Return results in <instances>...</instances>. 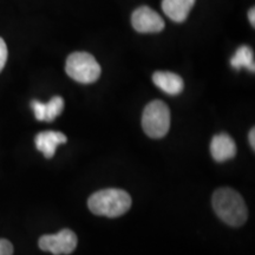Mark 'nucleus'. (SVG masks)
<instances>
[{"label": "nucleus", "mask_w": 255, "mask_h": 255, "mask_svg": "<svg viewBox=\"0 0 255 255\" xmlns=\"http://www.w3.org/2000/svg\"><path fill=\"white\" fill-rule=\"evenodd\" d=\"M254 14H255V11H254V7H252L251 9H250V12H248V18H250V21H251V24L253 25H255V19H254Z\"/></svg>", "instance_id": "obj_16"}, {"label": "nucleus", "mask_w": 255, "mask_h": 255, "mask_svg": "<svg viewBox=\"0 0 255 255\" xmlns=\"http://www.w3.org/2000/svg\"><path fill=\"white\" fill-rule=\"evenodd\" d=\"M13 245L6 239H0V255H13Z\"/></svg>", "instance_id": "obj_14"}, {"label": "nucleus", "mask_w": 255, "mask_h": 255, "mask_svg": "<svg viewBox=\"0 0 255 255\" xmlns=\"http://www.w3.org/2000/svg\"><path fill=\"white\" fill-rule=\"evenodd\" d=\"M7 46H6L5 40L0 38V72L4 69L6 62H7Z\"/></svg>", "instance_id": "obj_13"}, {"label": "nucleus", "mask_w": 255, "mask_h": 255, "mask_svg": "<svg viewBox=\"0 0 255 255\" xmlns=\"http://www.w3.org/2000/svg\"><path fill=\"white\" fill-rule=\"evenodd\" d=\"M196 0H163L162 9L175 23H182L189 14Z\"/></svg>", "instance_id": "obj_11"}, {"label": "nucleus", "mask_w": 255, "mask_h": 255, "mask_svg": "<svg viewBox=\"0 0 255 255\" xmlns=\"http://www.w3.org/2000/svg\"><path fill=\"white\" fill-rule=\"evenodd\" d=\"M237 144L234 139L227 133H219L213 137L210 143V152L212 157L216 162H226L237 155Z\"/></svg>", "instance_id": "obj_8"}, {"label": "nucleus", "mask_w": 255, "mask_h": 255, "mask_svg": "<svg viewBox=\"0 0 255 255\" xmlns=\"http://www.w3.org/2000/svg\"><path fill=\"white\" fill-rule=\"evenodd\" d=\"M31 107L38 121L52 122L63 113L64 100L59 96L52 97L47 103H41L39 101L33 100L31 102Z\"/></svg>", "instance_id": "obj_7"}, {"label": "nucleus", "mask_w": 255, "mask_h": 255, "mask_svg": "<svg viewBox=\"0 0 255 255\" xmlns=\"http://www.w3.org/2000/svg\"><path fill=\"white\" fill-rule=\"evenodd\" d=\"M65 71L70 78L82 84L95 83L101 76V66L88 52H73L68 57Z\"/></svg>", "instance_id": "obj_3"}, {"label": "nucleus", "mask_w": 255, "mask_h": 255, "mask_svg": "<svg viewBox=\"0 0 255 255\" xmlns=\"http://www.w3.org/2000/svg\"><path fill=\"white\" fill-rule=\"evenodd\" d=\"M152 82L156 87L170 96L180 95L183 91V79L176 73L168 71H157L152 76Z\"/></svg>", "instance_id": "obj_10"}, {"label": "nucleus", "mask_w": 255, "mask_h": 255, "mask_svg": "<svg viewBox=\"0 0 255 255\" xmlns=\"http://www.w3.org/2000/svg\"><path fill=\"white\" fill-rule=\"evenodd\" d=\"M250 143H251V146H252V149H255V129L253 128V129L251 130V132H250Z\"/></svg>", "instance_id": "obj_15"}, {"label": "nucleus", "mask_w": 255, "mask_h": 255, "mask_svg": "<svg viewBox=\"0 0 255 255\" xmlns=\"http://www.w3.org/2000/svg\"><path fill=\"white\" fill-rule=\"evenodd\" d=\"M131 24L139 33H156L164 28V21L161 15L148 6H142L133 11Z\"/></svg>", "instance_id": "obj_6"}, {"label": "nucleus", "mask_w": 255, "mask_h": 255, "mask_svg": "<svg viewBox=\"0 0 255 255\" xmlns=\"http://www.w3.org/2000/svg\"><path fill=\"white\" fill-rule=\"evenodd\" d=\"M88 207L95 215L119 218L130 209L131 197L122 189L98 190L89 197Z\"/></svg>", "instance_id": "obj_2"}, {"label": "nucleus", "mask_w": 255, "mask_h": 255, "mask_svg": "<svg viewBox=\"0 0 255 255\" xmlns=\"http://www.w3.org/2000/svg\"><path fill=\"white\" fill-rule=\"evenodd\" d=\"M212 205L216 215L232 227H240L247 221L248 209L244 199L232 188H220L214 193Z\"/></svg>", "instance_id": "obj_1"}, {"label": "nucleus", "mask_w": 255, "mask_h": 255, "mask_svg": "<svg viewBox=\"0 0 255 255\" xmlns=\"http://www.w3.org/2000/svg\"><path fill=\"white\" fill-rule=\"evenodd\" d=\"M231 65L235 70H240L242 68H246L250 71H255L254 65V53L251 47L246 45L240 46L234 53V56L231 59Z\"/></svg>", "instance_id": "obj_12"}, {"label": "nucleus", "mask_w": 255, "mask_h": 255, "mask_svg": "<svg viewBox=\"0 0 255 255\" xmlns=\"http://www.w3.org/2000/svg\"><path fill=\"white\" fill-rule=\"evenodd\" d=\"M142 128L151 138H162L170 129V110L162 101H152L144 108Z\"/></svg>", "instance_id": "obj_4"}, {"label": "nucleus", "mask_w": 255, "mask_h": 255, "mask_svg": "<svg viewBox=\"0 0 255 255\" xmlns=\"http://www.w3.org/2000/svg\"><path fill=\"white\" fill-rule=\"evenodd\" d=\"M68 142V137L59 131H43L34 138L36 148L46 158H52L56 154L57 146Z\"/></svg>", "instance_id": "obj_9"}, {"label": "nucleus", "mask_w": 255, "mask_h": 255, "mask_svg": "<svg viewBox=\"0 0 255 255\" xmlns=\"http://www.w3.org/2000/svg\"><path fill=\"white\" fill-rule=\"evenodd\" d=\"M77 235L70 229H62L57 234H47L40 237L38 246L41 251L50 252L53 255H69L77 247Z\"/></svg>", "instance_id": "obj_5"}]
</instances>
